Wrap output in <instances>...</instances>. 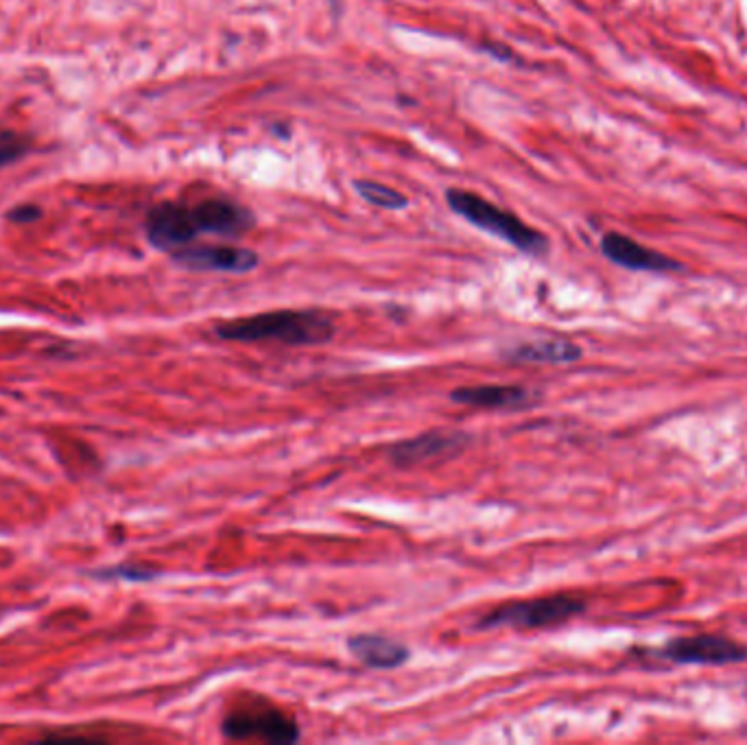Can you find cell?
Here are the masks:
<instances>
[{
  "label": "cell",
  "mask_w": 747,
  "mask_h": 745,
  "mask_svg": "<svg viewBox=\"0 0 747 745\" xmlns=\"http://www.w3.org/2000/svg\"><path fill=\"white\" fill-rule=\"evenodd\" d=\"M214 335L236 343H263L277 341L291 348L324 345L337 335V326L331 315L309 311H270L248 318L225 320L214 326Z\"/></svg>",
  "instance_id": "1"
},
{
  "label": "cell",
  "mask_w": 747,
  "mask_h": 745,
  "mask_svg": "<svg viewBox=\"0 0 747 745\" xmlns=\"http://www.w3.org/2000/svg\"><path fill=\"white\" fill-rule=\"evenodd\" d=\"M446 202L460 217H464L478 230L498 236L501 241L514 245L516 250L529 256H543L548 250V239L543 232H538L536 228H529L516 214L483 200L481 195H475L471 191L451 189L446 193Z\"/></svg>",
  "instance_id": "2"
},
{
  "label": "cell",
  "mask_w": 747,
  "mask_h": 745,
  "mask_svg": "<svg viewBox=\"0 0 747 745\" xmlns=\"http://www.w3.org/2000/svg\"><path fill=\"white\" fill-rule=\"evenodd\" d=\"M588 604L579 595L557 593L525 602H509L485 612L476 621V630H501V627H516V630H543L564 625L566 621L584 614Z\"/></svg>",
  "instance_id": "3"
},
{
  "label": "cell",
  "mask_w": 747,
  "mask_h": 745,
  "mask_svg": "<svg viewBox=\"0 0 747 745\" xmlns=\"http://www.w3.org/2000/svg\"><path fill=\"white\" fill-rule=\"evenodd\" d=\"M221 733L230 742H265L272 745L297 744L302 733L297 722L272 704L243 706L230 711L221 722Z\"/></svg>",
  "instance_id": "4"
},
{
  "label": "cell",
  "mask_w": 747,
  "mask_h": 745,
  "mask_svg": "<svg viewBox=\"0 0 747 745\" xmlns=\"http://www.w3.org/2000/svg\"><path fill=\"white\" fill-rule=\"evenodd\" d=\"M658 658L674 665L724 667L746 663L747 647L721 634H695L672 638L663 650H658Z\"/></svg>",
  "instance_id": "5"
},
{
  "label": "cell",
  "mask_w": 747,
  "mask_h": 745,
  "mask_svg": "<svg viewBox=\"0 0 747 745\" xmlns=\"http://www.w3.org/2000/svg\"><path fill=\"white\" fill-rule=\"evenodd\" d=\"M473 442V435L464 431H426L415 437H408L403 442H396L390 446L387 457L396 469H413L422 464H433V462H448L464 453L468 444Z\"/></svg>",
  "instance_id": "6"
},
{
  "label": "cell",
  "mask_w": 747,
  "mask_h": 745,
  "mask_svg": "<svg viewBox=\"0 0 747 745\" xmlns=\"http://www.w3.org/2000/svg\"><path fill=\"white\" fill-rule=\"evenodd\" d=\"M195 212L182 203H160L147 217V239L155 250L178 252L200 236Z\"/></svg>",
  "instance_id": "7"
},
{
  "label": "cell",
  "mask_w": 747,
  "mask_h": 745,
  "mask_svg": "<svg viewBox=\"0 0 747 745\" xmlns=\"http://www.w3.org/2000/svg\"><path fill=\"white\" fill-rule=\"evenodd\" d=\"M171 259L184 270L223 273H248L261 263L256 252L232 245H186L173 252Z\"/></svg>",
  "instance_id": "8"
},
{
  "label": "cell",
  "mask_w": 747,
  "mask_h": 745,
  "mask_svg": "<svg viewBox=\"0 0 747 745\" xmlns=\"http://www.w3.org/2000/svg\"><path fill=\"white\" fill-rule=\"evenodd\" d=\"M352 658L370 670H401L411 658V650L405 643L383 636V634H354L345 643Z\"/></svg>",
  "instance_id": "9"
},
{
  "label": "cell",
  "mask_w": 747,
  "mask_h": 745,
  "mask_svg": "<svg viewBox=\"0 0 747 745\" xmlns=\"http://www.w3.org/2000/svg\"><path fill=\"white\" fill-rule=\"evenodd\" d=\"M195 221L202 234H219V236H243L256 223L252 210L228 202V200H205L193 205Z\"/></svg>",
  "instance_id": "10"
},
{
  "label": "cell",
  "mask_w": 747,
  "mask_h": 745,
  "mask_svg": "<svg viewBox=\"0 0 747 745\" xmlns=\"http://www.w3.org/2000/svg\"><path fill=\"white\" fill-rule=\"evenodd\" d=\"M451 403L476 409L514 411L532 405L534 394L521 385H466L451 392Z\"/></svg>",
  "instance_id": "11"
},
{
  "label": "cell",
  "mask_w": 747,
  "mask_h": 745,
  "mask_svg": "<svg viewBox=\"0 0 747 745\" xmlns=\"http://www.w3.org/2000/svg\"><path fill=\"white\" fill-rule=\"evenodd\" d=\"M602 250L604 254L610 259L612 263L627 268V270L638 271H672L679 270L678 263L654 252L647 250L638 243H634L627 236L620 234H606L602 241Z\"/></svg>",
  "instance_id": "12"
},
{
  "label": "cell",
  "mask_w": 747,
  "mask_h": 745,
  "mask_svg": "<svg viewBox=\"0 0 747 745\" xmlns=\"http://www.w3.org/2000/svg\"><path fill=\"white\" fill-rule=\"evenodd\" d=\"M512 363H546V365H571L584 356V350L571 339H541L525 341L503 352Z\"/></svg>",
  "instance_id": "13"
},
{
  "label": "cell",
  "mask_w": 747,
  "mask_h": 745,
  "mask_svg": "<svg viewBox=\"0 0 747 745\" xmlns=\"http://www.w3.org/2000/svg\"><path fill=\"white\" fill-rule=\"evenodd\" d=\"M354 191L356 195H361V200H365L376 208H385V210H403L407 208L408 200L396 189L385 187L381 182H372V180H356L354 182Z\"/></svg>",
  "instance_id": "14"
},
{
  "label": "cell",
  "mask_w": 747,
  "mask_h": 745,
  "mask_svg": "<svg viewBox=\"0 0 747 745\" xmlns=\"http://www.w3.org/2000/svg\"><path fill=\"white\" fill-rule=\"evenodd\" d=\"M29 140L11 130H0V167L16 162L29 151Z\"/></svg>",
  "instance_id": "15"
},
{
  "label": "cell",
  "mask_w": 747,
  "mask_h": 745,
  "mask_svg": "<svg viewBox=\"0 0 747 745\" xmlns=\"http://www.w3.org/2000/svg\"><path fill=\"white\" fill-rule=\"evenodd\" d=\"M42 217V210L38 205H31V203H24V205H18L13 210H9L7 219L16 221V223H31L36 219Z\"/></svg>",
  "instance_id": "16"
}]
</instances>
